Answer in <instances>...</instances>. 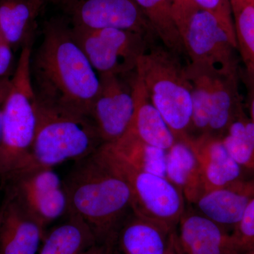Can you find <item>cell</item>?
<instances>
[{
	"label": "cell",
	"instance_id": "14",
	"mask_svg": "<svg viewBox=\"0 0 254 254\" xmlns=\"http://www.w3.org/2000/svg\"><path fill=\"white\" fill-rule=\"evenodd\" d=\"M182 142L190 145L196 157L205 192L218 190L251 175L232 158L221 138L202 134L190 136Z\"/></svg>",
	"mask_w": 254,
	"mask_h": 254
},
{
	"label": "cell",
	"instance_id": "23",
	"mask_svg": "<svg viewBox=\"0 0 254 254\" xmlns=\"http://www.w3.org/2000/svg\"><path fill=\"white\" fill-rule=\"evenodd\" d=\"M186 71L191 88L192 118L190 136L207 134L210 94L215 72L191 63L187 65Z\"/></svg>",
	"mask_w": 254,
	"mask_h": 254
},
{
	"label": "cell",
	"instance_id": "9",
	"mask_svg": "<svg viewBox=\"0 0 254 254\" xmlns=\"http://www.w3.org/2000/svg\"><path fill=\"white\" fill-rule=\"evenodd\" d=\"M12 197L46 229L68 213L63 180L54 168H34L13 174L1 183Z\"/></svg>",
	"mask_w": 254,
	"mask_h": 254
},
{
	"label": "cell",
	"instance_id": "7",
	"mask_svg": "<svg viewBox=\"0 0 254 254\" xmlns=\"http://www.w3.org/2000/svg\"><path fill=\"white\" fill-rule=\"evenodd\" d=\"M95 154L126 182L131 192L132 213L170 230H176L185 212V198L173 183L166 177L132 166L105 143Z\"/></svg>",
	"mask_w": 254,
	"mask_h": 254
},
{
	"label": "cell",
	"instance_id": "30",
	"mask_svg": "<svg viewBox=\"0 0 254 254\" xmlns=\"http://www.w3.org/2000/svg\"><path fill=\"white\" fill-rule=\"evenodd\" d=\"M12 50L8 43L0 45V78L9 76L13 64Z\"/></svg>",
	"mask_w": 254,
	"mask_h": 254
},
{
	"label": "cell",
	"instance_id": "24",
	"mask_svg": "<svg viewBox=\"0 0 254 254\" xmlns=\"http://www.w3.org/2000/svg\"><path fill=\"white\" fill-rule=\"evenodd\" d=\"M164 46L176 54H185L173 17V0H134Z\"/></svg>",
	"mask_w": 254,
	"mask_h": 254
},
{
	"label": "cell",
	"instance_id": "25",
	"mask_svg": "<svg viewBox=\"0 0 254 254\" xmlns=\"http://www.w3.org/2000/svg\"><path fill=\"white\" fill-rule=\"evenodd\" d=\"M222 141L244 171L254 175V125L245 110L228 127Z\"/></svg>",
	"mask_w": 254,
	"mask_h": 254
},
{
	"label": "cell",
	"instance_id": "1",
	"mask_svg": "<svg viewBox=\"0 0 254 254\" xmlns=\"http://www.w3.org/2000/svg\"><path fill=\"white\" fill-rule=\"evenodd\" d=\"M31 76L38 103L91 117L99 74L64 20L53 18L45 25L41 43L32 51Z\"/></svg>",
	"mask_w": 254,
	"mask_h": 254
},
{
	"label": "cell",
	"instance_id": "29",
	"mask_svg": "<svg viewBox=\"0 0 254 254\" xmlns=\"http://www.w3.org/2000/svg\"><path fill=\"white\" fill-rule=\"evenodd\" d=\"M240 78L245 86L250 118L254 125V70L244 68L240 71Z\"/></svg>",
	"mask_w": 254,
	"mask_h": 254
},
{
	"label": "cell",
	"instance_id": "8",
	"mask_svg": "<svg viewBox=\"0 0 254 254\" xmlns=\"http://www.w3.org/2000/svg\"><path fill=\"white\" fill-rule=\"evenodd\" d=\"M71 28L75 39L99 75L124 76L135 73L138 60L153 45V39L128 30Z\"/></svg>",
	"mask_w": 254,
	"mask_h": 254
},
{
	"label": "cell",
	"instance_id": "17",
	"mask_svg": "<svg viewBox=\"0 0 254 254\" xmlns=\"http://www.w3.org/2000/svg\"><path fill=\"white\" fill-rule=\"evenodd\" d=\"M240 80V70L214 73L207 134L222 138L232 122L245 110Z\"/></svg>",
	"mask_w": 254,
	"mask_h": 254
},
{
	"label": "cell",
	"instance_id": "20",
	"mask_svg": "<svg viewBox=\"0 0 254 254\" xmlns=\"http://www.w3.org/2000/svg\"><path fill=\"white\" fill-rule=\"evenodd\" d=\"M44 0H0V27L12 49L33 43Z\"/></svg>",
	"mask_w": 254,
	"mask_h": 254
},
{
	"label": "cell",
	"instance_id": "2",
	"mask_svg": "<svg viewBox=\"0 0 254 254\" xmlns=\"http://www.w3.org/2000/svg\"><path fill=\"white\" fill-rule=\"evenodd\" d=\"M63 182L68 213L86 222L98 244L112 247L119 228L131 213V192L126 182L95 153L75 162Z\"/></svg>",
	"mask_w": 254,
	"mask_h": 254
},
{
	"label": "cell",
	"instance_id": "32",
	"mask_svg": "<svg viewBox=\"0 0 254 254\" xmlns=\"http://www.w3.org/2000/svg\"><path fill=\"white\" fill-rule=\"evenodd\" d=\"M112 248L109 246L96 245L83 254H109Z\"/></svg>",
	"mask_w": 254,
	"mask_h": 254
},
{
	"label": "cell",
	"instance_id": "31",
	"mask_svg": "<svg viewBox=\"0 0 254 254\" xmlns=\"http://www.w3.org/2000/svg\"><path fill=\"white\" fill-rule=\"evenodd\" d=\"M11 77L6 76V77L0 78V142H1V132H2L3 110H4L5 102L9 93L10 86H11Z\"/></svg>",
	"mask_w": 254,
	"mask_h": 254
},
{
	"label": "cell",
	"instance_id": "37",
	"mask_svg": "<svg viewBox=\"0 0 254 254\" xmlns=\"http://www.w3.org/2000/svg\"><path fill=\"white\" fill-rule=\"evenodd\" d=\"M247 254H254V250L251 251L250 252H249V253Z\"/></svg>",
	"mask_w": 254,
	"mask_h": 254
},
{
	"label": "cell",
	"instance_id": "26",
	"mask_svg": "<svg viewBox=\"0 0 254 254\" xmlns=\"http://www.w3.org/2000/svg\"><path fill=\"white\" fill-rule=\"evenodd\" d=\"M237 50L245 67L254 70V0H230Z\"/></svg>",
	"mask_w": 254,
	"mask_h": 254
},
{
	"label": "cell",
	"instance_id": "27",
	"mask_svg": "<svg viewBox=\"0 0 254 254\" xmlns=\"http://www.w3.org/2000/svg\"><path fill=\"white\" fill-rule=\"evenodd\" d=\"M232 235L241 254H247L254 250V198L246 208Z\"/></svg>",
	"mask_w": 254,
	"mask_h": 254
},
{
	"label": "cell",
	"instance_id": "11",
	"mask_svg": "<svg viewBox=\"0 0 254 254\" xmlns=\"http://www.w3.org/2000/svg\"><path fill=\"white\" fill-rule=\"evenodd\" d=\"M100 88L91 117L103 143L116 141L128 129L133 118L135 101L132 81L128 87L123 76L101 74Z\"/></svg>",
	"mask_w": 254,
	"mask_h": 254
},
{
	"label": "cell",
	"instance_id": "33",
	"mask_svg": "<svg viewBox=\"0 0 254 254\" xmlns=\"http://www.w3.org/2000/svg\"><path fill=\"white\" fill-rule=\"evenodd\" d=\"M167 254H182L180 250H179L178 246H177V240H176V235H175V243L172 247L171 250L169 251V252Z\"/></svg>",
	"mask_w": 254,
	"mask_h": 254
},
{
	"label": "cell",
	"instance_id": "4",
	"mask_svg": "<svg viewBox=\"0 0 254 254\" xmlns=\"http://www.w3.org/2000/svg\"><path fill=\"white\" fill-rule=\"evenodd\" d=\"M135 73L177 141H186L191 127V88L180 55L163 44L151 45Z\"/></svg>",
	"mask_w": 254,
	"mask_h": 254
},
{
	"label": "cell",
	"instance_id": "3",
	"mask_svg": "<svg viewBox=\"0 0 254 254\" xmlns=\"http://www.w3.org/2000/svg\"><path fill=\"white\" fill-rule=\"evenodd\" d=\"M36 118V133L29 155L10 175L34 168H54L66 162L75 163L94 154L104 144L91 117L37 102Z\"/></svg>",
	"mask_w": 254,
	"mask_h": 254
},
{
	"label": "cell",
	"instance_id": "19",
	"mask_svg": "<svg viewBox=\"0 0 254 254\" xmlns=\"http://www.w3.org/2000/svg\"><path fill=\"white\" fill-rule=\"evenodd\" d=\"M165 177L192 204L205 193L199 164L193 150L185 142L176 141L167 150Z\"/></svg>",
	"mask_w": 254,
	"mask_h": 254
},
{
	"label": "cell",
	"instance_id": "18",
	"mask_svg": "<svg viewBox=\"0 0 254 254\" xmlns=\"http://www.w3.org/2000/svg\"><path fill=\"white\" fill-rule=\"evenodd\" d=\"M132 86L135 110L128 129L148 144L165 150L170 149L176 143V138L150 101L136 73L133 76Z\"/></svg>",
	"mask_w": 254,
	"mask_h": 254
},
{
	"label": "cell",
	"instance_id": "38",
	"mask_svg": "<svg viewBox=\"0 0 254 254\" xmlns=\"http://www.w3.org/2000/svg\"><path fill=\"white\" fill-rule=\"evenodd\" d=\"M109 254H114L113 253V251H112V250H111V252H110V253Z\"/></svg>",
	"mask_w": 254,
	"mask_h": 254
},
{
	"label": "cell",
	"instance_id": "12",
	"mask_svg": "<svg viewBox=\"0 0 254 254\" xmlns=\"http://www.w3.org/2000/svg\"><path fill=\"white\" fill-rule=\"evenodd\" d=\"M175 235L182 254H242L232 232L199 212L185 210Z\"/></svg>",
	"mask_w": 254,
	"mask_h": 254
},
{
	"label": "cell",
	"instance_id": "35",
	"mask_svg": "<svg viewBox=\"0 0 254 254\" xmlns=\"http://www.w3.org/2000/svg\"><path fill=\"white\" fill-rule=\"evenodd\" d=\"M44 1H46V2H52L54 3V4H60L62 0H44Z\"/></svg>",
	"mask_w": 254,
	"mask_h": 254
},
{
	"label": "cell",
	"instance_id": "15",
	"mask_svg": "<svg viewBox=\"0 0 254 254\" xmlns=\"http://www.w3.org/2000/svg\"><path fill=\"white\" fill-rule=\"evenodd\" d=\"M254 198V175L210 191L205 192L194 203L198 212L232 230Z\"/></svg>",
	"mask_w": 254,
	"mask_h": 254
},
{
	"label": "cell",
	"instance_id": "10",
	"mask_svg": "<svg viewBox=\"0 0 254 254\" xmlns=\"http://www.w3.org/2000/svg\"><path fill=\"white\" fill-rule=\"evenodd\" d=\"M59 5L72 28H119L141 33L151 39L157 38L134 0H62Z\"/></svg>",
	"mask_w": 254,
	"mask_h": 254
},
{
	"label": "cell",
	"instance_id": "13",
	"mask_svg": "<svg viewBox=\"0 0 254 254\" xmlns=\"http://www.w3.org/2000/svg\"><path fill=\"white\" fill-rule=\"evenodd\" d=\"M46 231L12 197L0 206V254H38Z\"/></svg>",
	"mask_w": 254,
	"mask_h": 254
},
{
	"label": "cell",
	"instance_id": "16",
	"mask_svg": "<svg viewBox=\"0 0 254 254\" xmlns=\"http://www.w3.org/2000/svg\"><path fill=\"white\" fill-rule=\"evenodd\" d=\"M175 230L131 211L119 228L112 251L114 254H167L175 243Z\"/></svg>",
	"mask_w": 254,
	"mask_h": 254
},
{
	"label": "cell",
	"instance_id": "22",
	"mask_svg": "<svg viewBox=\"0 0 254 254\" xmlns=\"http://www.w3.org/2000/svg\"><path fill=\"white\" fill-rule=\"evenodd\" d=\"M105 144L132 166L165 177L167 150L145 143L129 129L116 141Z\"/></svg>",
	"mask_w": 254,
	"mask_h": 254
},
{
	"label": "cell",
	"instance_id": "28",
	"mask_svg": "<svg viewBox=\"0 0 254 254\" xmlns=\"http://www.w3.org/2000/svg\"><path fill=\"white\" fill-rule=\"evenodd\" d=\"M198 7L206 10L230 26H234L230 0H190Z\"/></svg>",
	"mask_w": 254,
	"mask_h": 254
},
{
	"label": "cell",
	"instance_id": "21",
	"mask_svg": "<svg viewBox=\"0 0 254 254\" xmlns=\"http://www.w3.org/2000/svg\"><path fill=\"white\" fill-rule=\"evenodd\" d=\"M96 245L99 244L86 222L69 213L46 232L38 254H83Z\"/></svg>",
	"mask_w": 254,
	"mask_h": 254
},
{
	"label": "cell",
	"instance_id": "5",
	"mask_svg": "<svg viewBox=\"0 0 254 254\" xmlns=\"http://www.w3.org/2000/svg\"><path fill=\"white\" fill-rule=\"evenodd\" d=\"M33 43L21 49L3 110L0 182L21 167L31 151L36 129V97L31 76Z\"/></svg>",
	"mask_w": 254,
	"mask_h": 254
},
{
	"label": "cell",
	"instance_id": "34",
	"mask_svg": "<svg viewBox=\"0 0 254 254\" xmlns=\"http://www.w3.org/2000/svg\"><path fill=\"white\" fill-rule=\"evenodd\" d=\"M3 43H6V41H5L4 34H3V32L1 31V27H0V45L3 44Z\"/></svg>",
	"mask_w": 254,
	"mask_h": 254
},
{
	"label": "cell",
	"instance_id": "36",
	"mask_svg": "<svg viewBox=\"0 0 254 254\" xmlns=\"http://www.w3.org/2000/svg\"><path fill=\"white\" fill-rule=\"evenodd\" d=\"M182 1V0H173V4L174 3H176L177 1Z\"/></svg>",
	"mask_w": 254,
	"mask_h": 254
},
{
	"label": "cell",
	"instance_id": "6",
	"mask_svg": "<svg viewBox=\"0 0 254 254\" xmlns=\"http://www.w3.org/2000/svg\"><path fill=\"white\" fill-rule=\"evenodd\" d=\"M174 20L190 63L214 72L240 70L234 26L190 0L173 4Z\"/></svg>",
	"mask_w": 254,
	"mask_h": 254
}]
</instances>
